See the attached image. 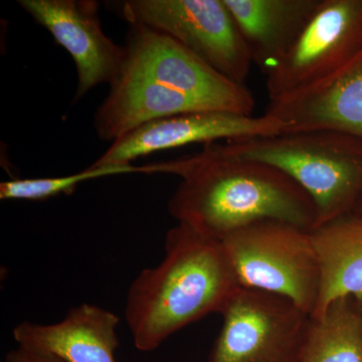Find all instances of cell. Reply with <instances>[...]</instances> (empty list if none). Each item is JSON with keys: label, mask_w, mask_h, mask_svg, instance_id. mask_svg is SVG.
Masks as SVG:
<instances>
[{"label": "cell", "mask_w": 362, "mask_h": 362, "mask_svg": "<svg viewBox=\"0 0 362 362\" xmlns=\"http://www.w3.org/2000/svg\"><path fill=\"white\" fill-rule=\"evenodd\" d=\"M321 0H225L252 63L268 71L291 49Z\"/></svg>", "instance_id": "4fadbf2b"}, {"label": "cell", "mask_w": 362, "mask_h": 362, "mask_svg": "<svg viewBox=\"0 0 362 362\" xmlns=\"http://www.w3.org/2000/svg\"><path fill=\"white\" fill-rule=\"evenodd\" d=\"M21 7L71 54L77 71V102L97 86L122 75L126 49L107 37L94 0H21Z\"/></svg>", "instance_id": "9c48e42d"}, {"label": "cell", "mask_w": 362, "mask_h": 362, "mask_svg": "<svg viewBox=\"0 0 362 362\" xmlns=\"http://www.w3.org/2000/svg\"><path fill=\"white\" fill-rule=\"evenodd\" d=\"M311 237L321 271L311 317H319L337 300L362 298V216L349 214L328 221L313 228Z\"/></svg>", "instance_id": "5bb4252c"}, {"label": "cell", "mask_w": 362, "mask_h": 362, "mask_svg": "<svg viewBox=\"0 0 362 362\" xmlns=\"http://www.w3.org/2000/svg\"><path fill=\"white\" fill-rule=\"evenodd\" d=\"M143 173L149 175L146 164L136 165L94 166L66 176L44 178H20L0 183V199L2 201L39 202L58 197L59 194H71L76 188L85 181L105 177V176Z\"/></svg>", "instance_id": "2e32d148"}, {"label": "cell", "mask_w": 362, "mask_h": 362, "mask_svg": "<svg viewBox=\"0 0 362 362\" xmlns=\"http://www.w3.org/2000/svg\"><path fill=\"white\" fill-rule=\"evenodd\" d=\"M352 214H356L357 216H362V197L361 201L358 202V204H356V209H354V213Z\"/></svg>", "instance_id": "ac0fdd59"}, {"label": "cell", "mask_w": 362, "mask_h": 362, "mask_svg": "<svg viewBox=\"0 0 362 362\" xmlns=\"http://www.w3.org/2000/svg\"><path fill=\"white\" fill-rule=\"evenodd\" d=\"M147 166L150 175L180 178L168 202L169 214L209 239L221 242L266 220L316 228L315 206L298 183L280 169L237 156L225 142L209 143L197 153Z\"/></svg>", "instance_id": "6da1fadb"}, {"label": "cell", "mask_w": 362, "mask_h": 362, "mask_svg": "<svg viewBox=\"0 0 362 362\" xmlns=\"http://www.w3.org/2000/svg\"><path fill=\"white\" fill-rule=\"evenodd\" d=\"M131 26L121 77L146 78L197 98L216 111L252 115L255 100L246 86L216 73L165 33Z\"/></svg>", "instance_id": "ba28073f"}, {"label": "cell", "mask_w": 362, "mask_h": 362, "mask_svg": "<svg viewBox=\"0 0 362 362\" xmlns=\"http://www.w3.org/2000/svg\"><path fill=\"white\" fill-rule=\"evenodd\" d=\"M120 318L97 305L83 303L61 321H23L13 328L18 346L52 354L65 362H117Z\"/></svg>", "instance_id": "7c38bea8"}, {"label": "cell", "mask_w": 362, "mask_h": 362, "mask_svg": "<svg viewBox=\"0 0 362 362\" xmlns=\"http://www.w3.org/2000/svg\"><path fill=\"white\" fill-rule=\"evenodd\" d=\"M221 244L240 287L284 297L312 315L321 271L311 230L282 221H259Z\"/></svg>", "instance_id": "277c9868"}, {"label": "cell", "mask_w": 362, "mask_h": 362, "mask_svg": "<svg viewBox=\"0 0 362 362\" xmlns=\"http://www.w3.org/2000/svg\"><path fill=\"white\" fill-rule=\"evenodd\" d=\"M119 6L131 25L165 33L216 73L245 85L251 52L225 0H128Z\"/></svg>", "instance_id": "5b68a950"}, {"label": "cell", "mask_w": 362, "mask_h": 362, "mask_svg": "<svg viewBox=\"0 0 362 362\" xmlns=\"http://www.w3.org/2000/svg\"><path fill=\"white\" fill-rule=\"evenodd\" d=\"M362 56V0H321L284 56L266 73L270 101L308 89Z\"/></svg>", "instance_id": "52a82bcc"}, {"label": "cell", "mask_w": 362, "mask_h": 362, "mask_svg": "<svg viewBox=\"0 0 362 362\" xmlns=\"http://www.w3.org/2000/svg\"><path fill=\"white\" fill-rule=\"evenodd\" d=\"M240 286L223 246L177 223L164 240L160 263L131 283L124 317L136 349L153 351L178 331L221 313Z\"/></svg>", "instance_id": "7a4b0ae2"}, {"label": "cell", "mask_w": 362, "mask_h": 362, "mask_svg": "<svg viewBox=\"0 0 362 362\" xmlns=\"http://www.w3.org/2000/svg\"><path fill=\"white\" fill-rule=\"evenodd\" d=\"M221 315L209 362H298L311 321L284 297L242 287Z\"/></svg>", "instance_id": "8992f818"}, {"label": "cell", "mask_w": 362, "mask_h": 362, "mask_svg": "<svg viewBox=\"0 0 362 362\" xmlns=\"http://www.w3.org/2000/svg\"><path fill=\"white\" fill-rule=\"evenodd\" d=\"M265 114L282 121L283 132L331 129L362 139V56L313 87L270 101Z\"/></svg>", "instance_id": "8fae6325"}, {"label": "cell", "mask_w": 362, "mask_h": 362, "mask_svg": "<svg viewBox=\"0 0 362 362\" xmlns=\"http://www.w3.org/2000/svg\"><path fill=\"white\" fill-rule=\"evenodd\" d=\"M6 362H65L52 354L18 346L6 354Z\"/></svg>", "instance_id": "e0dca14e"}, {"label": "cell", "mask_w": 362, "mask_h": 362, "mask_svg": "<svg viewBox=\"0 0 362 362\" xmlns=\"http://www.w3.org/2000/svg\"><path fill=\"white\" fill-rule=\"evenodd\" d=\"M298 362H362V298H342L311 317Z\"/></svg>", "instance_id": "9a60e30c"}, {"label": "cell", "mask_w": 362, "mask_h": 362, "mask_svg": "<svg viewBox=\"0 0 362 362\" xmlns=\"http://www.w3.org/2000/svg\"><path fill=\"white\" fill-rule=\"evenodd\" d=\"M284 124L270 115L246 116L223 111L180 114L143 124L112 142L92 165H131L136 159L185 145L270 136Z\"/></svg>", "instance_id": "30bf717a"}, {"label": "cell", "mask_w": 362, "mask_h": 362, "mask_svg": "<svg viewBox=\"0 0 362 362\" xmlns=\"http://www.w3.org/2000/svg\"><path fill=\"white\" fill-rule=\"evenodd\" d=\"M244 158L280 169L310 197L317 226L354 213L362 197V139L331 129L225 141Z\"/></svg>", "instance_id": "3957f363"}]
</instances>
